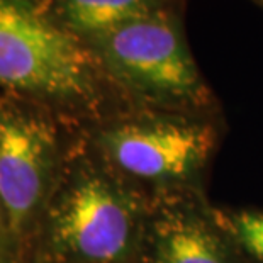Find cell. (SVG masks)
I'll return each instance as SVG.
<instances>
[{"label": "cell", "instance_id": "3957f363", "mask_svg": "<svg viewBox=\"0 0 263 263\" xmlns=\"http://www.w3.org/2000/svg\"><path fill=\"white\" fill-rule=\"evenodd\" d=\"M136 231L133 200L97 170L75 173L49 212L53 251L73 263H121L131 253Z\"/></svg>", "mask_w": 263, "mask_h": 263}, {"label": "cell", "instance_id": "ba28073f", "mask_svg": "<svg viewBox=\"0 0 263 263\" xmlns=\"http://www.w3.org/2000/svg\"><path fill=\"white\" fill-rule=\"evenodd\" d=\"M222 226L241 248L263 263V212L241 211L222 217Z\"/></svg>", "mask_w": 263, "mask_h": 263}, {"label": "cell", "instance_id": "8992f818", "mask_svg": "<svg viewBox=\"0 0 263 263\" xmlns=\"http://www.w3.org/2000/svg\"><path fill=\"white\" fill-rule=\"evenodd\" d=\"M151 263H233L214 229L192 212L163 211L149 229Z\"/></svg>", "mask_w": 263, "mask_h": 263}, {"label": "cell", "instance_id": "5b68a950", "mask_svg": "<svg viewBox=\"0 0 263 263\" xmlns=\"http://www.w3.org/2000/svg\"><path fill=\"white\" fill-rule=\"evenodd\" d=\"M53 126L32 110L0 100V219L12 236L34 221L51 185Z\"/></svg>", "mask_w": 263, "mask_h": 263}, {"label": "cell", "instance_id": "6da1fadb", "mask_svg": "<svg viewBox=\"0 0 263 263\" xmlns=\"http://www.w3.org/2000/svg\"><path fill=\"white\" fill-rule=\"evenodd\" d=\"M102 70L51 0H0V90L54 105H90Z\"/></svg>", "mask_w": 263, "mask_h": 263}, {"label": "cell", "instance_id": "7a4b0ae2", "mask_svg": "<svg viewBox=\"0 0 263 263\" xmlns=\"http://www.w3.org/2000/svg\"><path fill=\"white\" fill-rule=\"evenodd\" d=\"M87 44L102 73L139 100L175 109L209 104L211 92L173 9L129 22Z\"/></svg>", "mask_w": 263, "mask_h": 263}, {"label": "cell", "instance_id": "52a82bcc", "mask_svg": "<svg viewBox=\"0 0 263 263\" xmlns=\"http://www.w3.org/2000/svg\"><path fill=\"white\" fill-rule=\"evenodd\" d=\"M57 17L85 43L173 9V0H51Z\"/></svg>", "mask_w": 263, "mask_h": 263}, {"label": "cell", "instance_id": "277c9868", "mask_svg": "<svg viewBox=\"0 0 263 263\" xmlns=\"http://www.w3.org/2000/svg\"><path fill=\"white\" fill-rule=\"evenodd\" d=\"M116 168L151 183L185 182L205 165L214 144L211 126L177 117L114 122L97 136Z\"/></svg>", "mask_w": 263, "mask_h": 263}, {"label": "cell", "instance_id": "9c48e42d", "mask_svg": "<svg viewBox=\"0 0 263 263\" xmlns=\"http://www.w3.org/2000/svg\"><path fill=\"white\" fill-rule=\"evenodd\" d=\"M258 2H260V4H261V5H263V0H258Z\"/></svg>", "mask_w": 263, "mask_h": 263}, {"label": "cell", "instance_id": "30bf717a", "mask_svg": "<svg viewBox=\"0 0 263 263\" xmlns=\"http://www.w3.org/2000/svg\"><path fill=\"white\" fill-rule=\"evenodd\" d=\"M0 226H2V219H0Z\"/></svg>", "mask_w": 263, "mask_h": 263}]
</instances>
